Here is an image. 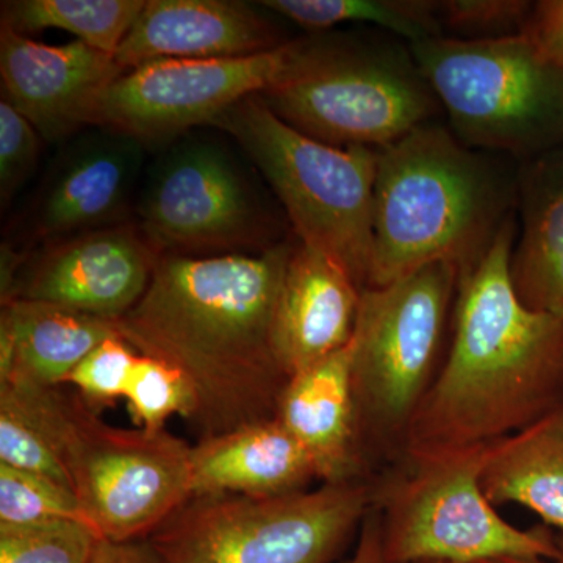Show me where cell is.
Masks as SVG:
<instances>
[{"mask_svg": "<svg viewBox=\"0 0 563 563\" xmlns=\"http://www.w3.org/2000/svg\"><path fill=\"white\" fill-rule=\"evenodd\" d=\"M136 428L162 431L174 415L188 420L192 399L190 388L179 373L165 362L140 355L124 396Z\"/></svg>", "mask_w": 563, "mask_h": 563, "instance_id": "obj_27", "label": "cell"}, {"mask_svg": "<svg viewBox=\"0 0 563 563\" xmlns=\"http://www.w3.org/2000/svg\"><path fill=\"white\" fill-rule=\"evenodd\" d=\"M559 550H561V562H563V533L558 537Z\"/></svg>", "mask_w": 563, "mask_h": 563, "instance_id": "obj_37", "label": "cell"}, {"mask_svg": "<svg viewBox=\"0 0 563 563\" xmlns=\"http://www.w3.org/2000/svg\"><path fill=\"white\" fill-rule=\"evenodd\" d=\"M518 162L465 146L442 121L377 150L365 288L432 263L472 273L517 214Z\"/></svg>", "mask_w": 563, "mask_h": 563, "instance_id": "obj_3", "label": "cell"}, {"mask_svg": "<svg viewBox=\"0 0 563 563\" xmlns=\"http://www.w3.org/2000/svg\"><path fill=\"white\" fill-rule=\"evenodd\" d=\"M461 274L432 263L380 288H363L352 335V395L368 474L401 459L407 432L442 368Z\"/></svg>", "mask_w": 563, "mask_h": 563, "instance_id": "obj_5", "label": "cell"}, {"mask_svg": "<svg viewBox=\"0 0 563 563\" xmlns=\"http://www.w3.org/2000/svg\"><path fill=\"white\" fill-rule=\"evenodd\" d=\"M158 261L136 222L79 233L27 255L7 301L54 303L118 322L146 292Z\"/></svg>", "mask_w": 563, "mask_h": 563, "instance_id": "obj_13", "label": "cell"}, {"mask_svg": "<svg viewBox=\"0 0 563 563\" xmlns=\"http://www.w3.org/2000/svg\"><path fill=\"white\" fill-rule=\"evenodd\" d=\"M124 73L114 55L79 40L49 46L0 27L2 99L47 143H65L90 128L99 95Z\"/></svg>", "mask_w": 563, "mask_h": 563, "instance_id": "obj_15", "label": "cell"}, {"mask_svg": "<svg viewBox=\"0 0 563 563\" xmlns=\"http://www.w3.org/2000/svg\"><path fill=\"white\" fill-rule=\"evenodd\" d=\"M347 563H388L384 554L379 514L374 507L358 529L357 548Z\"/></svg>", "mask_w": 563, "mask_h": 563, "instance_id": "obj_34", "label": "cell"}, {"mask_svg": "<svg viewBox=\"0 0 563 563\" xmlns=\"http://www.w3.org/2000/svg\"><path fill=\"white\" fill-rule=\"evenodd\" d=\"M90 563H161L157 554L146 540L133 542H111L99 540Z\"/></svg>", "mask_w": 563, "mask_h": 563, "instance_id": "obj_33", "label": "cell"}, {"mask_svg": "<svg viewBox=\"0 0 563 563\" xmlns=\"http://www.w3.org/2000/svg\"><path fill=\"white\" fill-rule=\"evenodd\" d=\"M533 2L529 0H437L442 38L483 43L523 35Z\"/></svg>", "mask_w": 563, "mask_h": 563, "instance_id": "obj_28", "label": "cell"}, {"mask_svg": "<svg viewBox=\"0 0 563 563\" xmlns=\"http://www.w3.org/2000/svg\"><path fill=\"white\" fill-rule=\"evenodd\" d=\"M211 128L228 132L257 166L296 240L328 255L363 290L372 262L377 150L310 139L258 95L236 102Z\"/></svg>", "mask_w": 563, "mask_h": 563, "instance_id": "obj_6", "label": "cell"}, {"mask_svg": "<svg viewBox=\"0 0 563 563\" xmlns=\"http://www.w3.org/2000/svg\"><path fill=\"white\" fill-rule=\"evenodd\" d=\"M0 463L49 477L73 490L60 455L31 415L0 390ZM74 492V490H73Z\"/></svg>", "mask_w": 563, "mask_h": 563, "instance_id": "obj_29", "label": "cell"}, {"mask_svg": "<svg viewBox=\"0 0 563 563\" xmlns=\"http://www.w3.org/2000/svg\"><path fill=\"white\" fill-rule=\"evenodd\" d=\"M295 40L250 57L162 58L125 70L99 95L90 128L125 133L144 146L211 125L236 102L261 95L290 65Z\"/></svg>", "mask_w": 563, "mask_h": 563, "instance_id": "obj_12", "label": "cell"}, {"mask_svg": "<svg viewBox=\"0 0 563 563\" xmlns=\"http://www.w3.org/2000/svg\"><path fill=\"white\" fill-rule=\"evenodd\" d=\"M258 96L292 129L335 147L383 150L444 118L412 46L377 29L295 40L290 65Z\"/></svg>", "mask_w": 563, "mask_h": 563, "instance_id": "obj_4", "label": "cell"}, {"mask_svg": "<svg viewBox=\"0 0 563 563\" xmlns=\"http://www.w3.org/2000/svg\"><path fill=\"white\" fill-rule=\"evenodd\" d=\"M101 539L80 521L0 523V563H90Z\"/></svg>", "mask_w": 563, "mask_h": 563, "instance_id": "obj_26", "label": "cell"}, {"mask_svg": "<svg viewBox=\"0 0 563 563\" xmlns=\"http://www.w3.org/2000/svg\"><path fill=\"white\" fill-rule=\"evenodd\" d=\"M479 563H563L561 561H548V559H525V558H498L488 559Z\"/></svg>", "mask_w": 563, "mask_h": 563, "instance_id": "obj_36", "label": "cell"}, {"mask_svg": "<svg viewBox=\"0 0 563 563\" xmlns=\"http://www.w3.org/2000/svg\"><path fill=\"white\" fill-rule=\"evenodd\" d=\"M55 521L90 525L76 493L69 487L41 474L22 472L0 463V523L43 525Z\"/></svg>", "mask_w": 563, "mask_h": 563, "instance_id": "obj_25", "label": "cell"}, {"mask_svg": "<svg viewBox=\"0 0 563 563\" xmlns=\"http://www.w3.org/2000/svg\"><path fill=\"white\" fill-rule=\"evenodd\" d=\"M146 146L125 133L88 128L63 147L36 191L27 233L43 244L131 222Z\"/></svg>", "mask_w": 563, "mask_h": 563, "instance_id": "obj_14", "label": "cell"}, {"mask_svg": "<svg viewBox=\"0 0 563 563\" xmlns=\"http://www.w3.org/2000/svg\"><path fill=\"white\" fill-rule=\"evenodd\" d=\"M262 7L310 33L363 24L409 44L442 38L437 0H263Z\"/></svg>", "mask_w": 563, "mask_h": 563, "instance_id": "obj_23", "label": "cell"}, {"mask_svg": "<svg viewBox=\"0 0 563 563\" xmlns=\"http://www.w3.org/2000/svg\"><path fill=\"white\" fill-rule=\"evenodd\" d=\"M417 563H450V562L424 561V562H417Z\"/></svg>", "mask_w": 563, "mask_h": 563, "instance_id": "obj_38", "label": "cell"}, {"mask_svg": "<svg viewBox=\"0 0 563 563\" xmlns=\"http://www.w3.org/2000/svg\"><path fill=\"white\" fill-rule=\"evenodd\" d=\"M144 5L146 0H10L2 2V25L25 36L57 29L114 55Z\"/></svg>", "mask_w": 563, "mask_h": 563, "instance_id": "obj_24", "label": "cell"}, {"mask_svg": "<svg viewBox=\"0 0 563 563\" xmlns=\"http://www.w3.org/2000/svg\"><path fill=\"white\" fill-rule=\"evenodd\" d=\"M487 450L402 455L369 479L388 563L561 561L548 526L515 528L488 501L481 485Z\"/></svg>", "mask_w": 563, "mask_h": 563, "instance_id": "obj_7", "label": "cell"}, {"mask_svg": "<svg viewBox=\"0 0 563 563\" xmlns=\"http://www.w3.org/2000/svg\"><path fill=\"white\" fill-rule=\"evenodd\" d=\"M135 213L161 257L257 254L285 242L231 154L201 136L177 140L151 166Z\"/></svg>", "mask_w": 563, "mask_h": 563, "instance_id": "obj_11", "label": "cell"}, {"mask_svg": "<svg viewBox=\"0 0 563 563\" xmlns=\"http://www.w3.org/2000/svg\"><path fill=\"white\" fill-rule=\"evenodd\" d=\"M352 340L343 350L291 377L277 420L312 459L322 484L369 481L358 443L352 395Z\"/></svg>", "mask_w": 563, "mask_h": 563, "instance_id": "obj_18", "label": "cell"}, {"mask_svg": "<svg viewBox=\"0 0 563 563\" xmlns=\"http://www.w3.org/2000/svg\"><path fill=\"white\" fill-rule=\"evenodd\" d=\"M41 135L27 118L5 99L0 101V202L5 209L13 201L36 166L41 154Z\"/></svg>", "mask_w": 563, "mask_h": 563, "instance_id": "obj_31", "label": "cell"}, {"mask_svg": "<svg viewBox=\"0 0 563 563\" xmlns=\"http://www.w3.org/2000/svg\"><path fill=\"white\" fill-rule=\"evenodd\" d=\"M262 9L236 0H146L114 58L129 70L162 58L207 60L277 49L290 40Z\"/></svg>", "mask_w": 563, "mask_h": 563, "instance_id": "obj_16", "label": "cell"}, {"mask_svg": "<svg viewBox=\"0 0 563 563\" xmlns=\"http://www.w3.org/2000/svg\"><path fill=\"white\" fill-rule=\"evenodd\" d=\"M361 298L342 266L295 240L276 312V346L288 376L347 346Z\"/></svg>", "mask_w": 563, "mask_h": 563, "instance_id": "obj_17", "label": "cell"}, {"mask_svg": "<svg viewBox=\"0 0 563 563\" xmlns=\"http://www.w3.org/2000/svg\"><path fill=\"white\" fill-rule=\"evenodd\" d=\"M113 335H120L117 322L54 303L11 299L0 310V383L60 387Z\"/></svg>", "mask_w": 563, "mask_h": 563, "instance_id": "obj_21", "label": "cell"}, {"mask_svg": "<svg viewBox=\"0 0 563 563\" xmlns=\"http://www.w3.org/2000/svg\"><path fill=\"white\" fill-rule=\"evenodd\" d=\"M517 211L514 290L533 312L563 317V147L518 163Z\"/></svg>", "mask_w": 563, "mask_h": 563, "instance_id": "obj_20", "label": "cell"}, {"mask_svg": "<svg viewBox=\"0 0 563 563\" xmlns=\"http://www.w3.org/2000/svg\"><path fill=\"white\" fill-rule=\"evenodd\" d=\"M312 459L279 420L255 422L191 448V495L252 498L307 490Z\"/></svg>", "mask_w": 563, "mask_h": 563, "instance_id": "obj_19", "label": "cell"}, {"mask_svg": "<svg viewBox=\"0 0 563 563\" xmlns=\"http://www.w3.org/2000/svg\"><path fill=\"white\" fill-rule=\"evenodd\" d=\"M27 261V254L14 250L10 243H2L0 247V295L2 302L10 298L16 284L18 274Z\"/></svg>", "mask_w": 563, "mask_h": 563, "instance_id": "obj_35", "label": "cell"}, {"mask_svg": "<svg viewBox=\"0 0 563 563\" xmlns=\"http://www.w3.org/2000/svg\"><path fill=\"white\" fill-rule=\"evenodd\" d=\"M191 448L166 429L111 426L73 393L63 465L102 539L146 540L191 498Z\"/></svg>", "mask_w": 563, "mask_h": 563, "instance_id": "obj_10", "label": "cell"}, {"mask_svg": "<svg viewBox=\"0 0 563 563\" xmlns=\"http://www.w3.org/2000/svg\"><path fill=\"white\" fill-rule=\"evenodd\" d=\"M372 507L369 481L266 498L191 496L147 542L161 563H332Z\"/></svg>", "mask_w": 563, "mask_h": 563, "instance_id": "obj_9", "label": "cell"}, {"mask_svg": "<svg viewBox=\"0 0 563 563\" xmlns=\"http://www.w3.org/2000/svg\"><path fill=\"white\" fill-rule=\"evenodd\" d=\"M481 485L493 506L520 504L563 533V407L492 444Z\"/></svg>", "mask_w": 563, "mask_h": 563, "instance_id": "obj_22", "label": "cell"}, {"mask_svg": "<svg viewBox=\"0 0 563 563\" xmlns=\"http://www.w3.org/2000/svg\"><path fill=\"white\" fill-rule=\"evenodd\" d=\"M525 35L544 58L563 66V0L533 2Z\"/></svg>", "mask_w": 563, "mask_h": 563, "instance_id": "obj_32", "label": "cell"}, {"mask_svg": "<svg viewBox=\"0 0 563 563\" xmlns=\"http://www.w3.org/2000/svg\"><path fill=\"white\" fill-rule=\"evenodd\" d=\"M515 235L512 218L459 279L450 350L402 455L490 448L562 409L563 317L518 299L509 272Z\"/></svg>", "mask_w": 563, "mask_h": 563, "instance_id": "obj_2", "label": "cell"}, {"mask_svg": "<svg viewBox=\"0 0 563 563\" xmlns=\"http://www.w3.org/2000/svg\"><path fill=\"white\" fill-rule=\"evenodd\" d=\"M295 242L257 254L163 255L117 322L140 355L180 374L199 440L276 420L291 377L276 346L277 301Z\"/></svg>", "mask_w": 563, "mask_h": 563, "instance_id": "obj_1", "label": "cell"}, {"mask_svg": "<svg viewBox=\"0 0 563 563\" xmlns=\"http://www.w3.org/2000/svg\"><path fill=\"white\" fill-rule=\"evenodd\" d=\"M446 125L472 150L515 162L563 147V66L526 35L410 44Z\"/></svg>", "mask_w": 563, "mask_h": 563, "instance_id": "obj_8", "label": "cell"}, {"mask_svg": "<svg viewBox=\"0 0 563 563\" xmlns=\"http://www.w3.org/2000/svg\"><path fill=\"white\" fill-rule=\"evenodd\" d=\"M139 352L120 335L103 340L73 369L65 385L101 413L103 407L124 399Z\"/></svg>", "mask_w": 563, "mask_h": 563, "instance_id": "obj_30", "label": "cell"}]
</instances>
